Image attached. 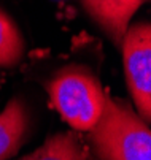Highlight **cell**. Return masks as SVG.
Segmentation results:
<instances>
[{"label":"cell","mask_w":151,"mask_h":160,"mask_svg":"<svg viewBox=\"0 0 151 160\" xmlns=\"http://www.w3.org/2000/svg\"><path fill=\"white\" fill-rule=\"evenodd\" d=\"M29 111L26 103L14 97L0 112V160L13 157L23 146L29 132Z\"/></svg>","instance_id":"obj_5"},{"label":"cell","mask_w":151,"mask_h":160,"mask_svg":"<svg viewBox=\"0 0 151 160\" xmlns=\"http://www.w3.org/2000/svg\"><path fill=\"white\" fill-rule=\"evenodd\" d=\"M19 160H89L81 140L73 132L57 133L38 149Z\"/></svg>","instance_id":"obj_6"},{"label":"cell","mask_w":151,"mask_h":160,"mask_svg":"<svg viewBox=\"0 0 151 160\" xmlns=\"http://www.w3.org/2000/svg\"><path fill=\"white\" fill-rule=\"evenodd\" d=\"M122 60L127 87L137 106V114L149 122L151 118V27L138 22L127 27L122 41Z\"/></svg>","instance_id":"obj_3"},{"label":"cell","mask_w":151,"mask_h":160,"mask_svg":"<svg viewBox=\"0 0 151 160\" xmlns=\"http://www.w3.org/2000/svg\"><path fill=\"white\" fill-rule=\"evenodd\" d=\"M89 16L115 43L121 44L129 21L140 8L142 0H81Z\"/></svg>","instance_id":"obj_4"},{"label":"cell","mask_w":151,"mask_h":160,"mask_svg":"<svg viewBox=\"0 0 151 160\" xmlns=\"http://www.w3.org/2000/svg\"><path fill=\"white\" fill-rule=\"evenodd\" d=\"M24 56V40L13 19L0 8V67H14Z\"/></svg>","instance_id":"obj_7"},{"label":"cell","mask_w":151,"mask_h":160,"mask_svg":"<svg viewBox=\"0 0 151 160\" xmlns=\"http://www.w3.org/2000/svg\"><path fill=\"white\" fill-rule=\"evenodd\" d=\"M88 132L97 160H151L148 122L121 100L107 98L99 121Z\"/></svg>","instance_id":"obj_1"},{"label":"cell","mask_w":151,"mask_h":160,"mask_svg":"<svg viewBox=\"0 0 151 160\" xmlns=\"http://www.w3.org/2000/svg\"><path fill=\"white\" fill-rule=\"evenodd\" d=\"M53 106L73 130L88 132L99 121L108 95L86 67H64L48 86Z\"/></svg>","instance_id":"obj_2"},{"label":"cell","mask_w":151,"mask_h":160,"mask_svg":"<svg viewBox=\"0 0 151 160\" xmlns=\"http://www.w3.org/2000/svg\"><path fill=\"white\" fill-rule=\"evenodd\" d=\"M143 2H148V0H142V3H143Z\"/></svg>","instance_id":"obj_8"}]
</instances>
